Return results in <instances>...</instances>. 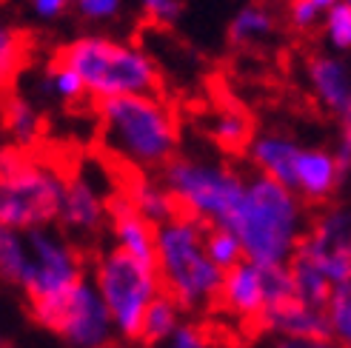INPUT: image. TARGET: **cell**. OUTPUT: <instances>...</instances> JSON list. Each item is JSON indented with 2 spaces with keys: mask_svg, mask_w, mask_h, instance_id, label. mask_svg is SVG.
Segmentation results:
<instances>
[{
  "mask_svg": "<svg viewBox=\"0 0 351 348\" xmlns=\"http://www.w3.org/2000/svg\"><path fill=\"white\" fill-rule=\"evenodd\" d=\"M217 306L229 317L243 320L249 325H260V317L266 314V283H263V266L243 260L234 269L226 271Z\"/></svg>",
  "mask_w": 351,
  "mask_h": 348,
  "instance_id": "obj_15",
  "label": "cell"
},
{
  "mask_svg": "<svg viewBox=\"0 0 351 348\" xmlns=\"http://www.w3.org/2000/svg\"><path fill=\"white\" fill-rule=\"evenodd\" d=\"M311 3H314V6H317V9L323 12V14H326L328 9H335L337 3H346V0H311Z\"/></svg>",
  "mask_w": 351,
  "mask_h": 348,
  "instance_id": "obj_37",
  "label": "cell"
},
{
  "mask_svg": "<svg viewBox=\"0 0 351 348\" xmlns=\"http://www.w3.org/2000/svg\"><path fill=\"white\" fill-rule=\"evenodd\" d=\"M323 12L311 3V0H289V6H286V21L294 32H300V34H308L314 29H320L323 26Z\"/></svg>",
  "mask_w": 351,
  "mask_h": 348,
  "instance_id": "obj_32",
  "label": "cell"
},
{
  "mask_svg": "<svg viewBox=\"0 0 351 348\" xmlns=\"http://www.w3.org/2000/svg\"><path fill=\"white\" fill-rule=\"evenodd\" d=\"M26 55L23 38L14 29H3L0 32V72H3V80L14 77L17 69H21V60Z\"/></svg>",
  "mask_w": 351,
  "mask_h": 348,
  "instance_id": "obj_31",
  "label": "cell"
},
{
  "mask_svg": "<svg viewBox=\"0 0 351 348\" xmlns=\"http://www.w3.org/2000/svg\"><path fill=\"white\" fill-rule=\"evenodd\" d=\"M75 12L83 23L106 26V23H117L123 17L126 0H75Z\"/></svg>",
  "mask_w": 351,
  "mask_h": 348,
  "instance_id": "obj_29",
  "label": "cell"
},
{
  "mask_svg": "<svg viewBox=\"0 0 351 348\" xmlns=\"http://www.w3.org/2000/svg\"><path fill=\"white\" fill-rule=\"evenodd\" d=\"M106 348H123V345H117V343H112V345H106Z\"/></svg>",
  "mask_w": 351,
  "mask_h": 348,
  "instance_id": "obj_38",
  "label": "cell"
},
{
  "mask_svg": "<svg viewBox=\"0 0 351 348\" xmlns=\"http://www.w3.org/2000/svg\"><path fill=\"white\" fill-rule=\"evenodd\" d=\"M100 146L129 171L160 174L180 154V126L160 95H126L95 103Z\"/></svg>",
  "mask_w": 351,
  "mask_h": 348,
  "instance_id": "obj_1",
  "label": "cell"
},
{
  "mask_svg": "<svg viewBox=\"0 0 351 348\" xmlns=\"http://www.w3.org/2000/svg\"><path fill=\"white\" fill-rule=\"evenodd\" d=\"M157 177L183 214L217 229L232 225L249 186V177L232 163L197 154H178Z\"/></svg>",
  "mask_w": 351,
  "mask_h": 348,
  "instance_id": "obj_6",
  "label": "cell"
},
{
  "mask_svg": "<svg viewBox=\"0 0 351 348\" xmlns=\"http://www.w3.org/2000/svg\"><path fill=\"white\" fill-rule=\"evenodd\" d=\"M348 3H351V0H348Z\"/></svg>",
  "mask_w": 351,
  "mask_h": 348,
  "instance_id": "obj_40",
  "label": "cell"
},
{
  "mask_svg": "<svg viewBox=\"0 0 351 348\" xmlns=\"http://www.w3.org/2000/svg\"><path fill=\"white\" fill-rule=\"evenodd\" d=\"M26 3H29V12L43 23L58 21L69 9H75V0H26Z\"/></svg>",
  "mask_w": 351,
  "mask_h": 348,
  "instance_id": "obj_36",
  "label": "cell"
},
{
  "mask_svg": "<svg viewBox=\"0 0 351 348\" xmlns=\"http://www.w3.org/2000/svg\"><path fill=\"white\" fill-rule=\"evenodd\" d=\"M26 266H29L26 232L3 229V232H0V274H3V280L17 288V283H21Z\"/></svg>",
  "mask_w": 351,
  "mask_h": 348,
  "instance_id": "obj_25",
  "label": "cell"
},
{
  "mask_svg": "<svg viewBox=\"0 0 351 348\" xmlns=\"http://www.w3.org/2000/svg\"><path fill=\"white\" fill-rule=\"evenodd\" d=\"M308 95L337 126H351V66L335 51H311L303 63Z\"/></svg>",
  "mask_w": 351,
  "mask_h": 348,
  "instance_id": "obj_12",
  "label": "cell"
},
{
  "mask_svg": "<svg viewBox=\"0 0 351 348\" xmlns=\"http://www.w3.org/2000/svg\"><path fill=\"white\" fill-rule=\"evenodd\" d=\"M263 348H343L337 340L331 337H269Z\"/></svg>",
  "mask_w": 351,
  "mask_h": 348,
  "instance_id": "obj_35",
  "label": "cell"
},
{
  "mask_svg": "<svg viewBox=\"0 0 351 348\" xmlns=\"http://www.w3.org/2000/svg\"><path fill=\"white\" fill-rule=\"evenodd\" d=\"M306 208L308 206L289 186L252 174L229 232L240 237L245 260L263 269L289 266L311 225Z\"/></svg>",
  "mask_w": 351,
  "mask_h": 348,
  "instance_id": "obj_2",
  "label": "cell"
},
{
  "mask_svg": "<svg viewBox=\"0 0 351 348\" xmlns=\"http://www.w3.org/2000/svg\"><path fill=\"white\" fill-rule=\"evenodd\" d=\"M320 34H323V43L328 46V51H335V55H348L351 51V3L348 0L326 12Z\"/></svg>",
  "mask_w": 351,
  "mask_h": 348,
  "instance_id": "obj_28",
  "label": "cell"
},
{
  "mask_svg": "<svg viewBox=\"0 0 351 348\" xmlns=\"http://www.w3.org/2000/svg\"><path fill=\"white\" fill-rule=\"evenodd\" d=\"M29 243V266L17 283V291L23 294L29 317L60 303L80 280H86V257L80 246L66 237L63 232L32 229L26 232Z\"/></svg>",
  "mask_w": 351,
  "mask_h": 348,
  "instance_id": "obj_8",
  "label": "cell"
},
{
  "mask_svg": "<svg viewBox=\"0 0 351 348\" xmlns=\"http://www.w3.org/2000/svg\"><path fill=\"white\" fill-rule=\"evenodd\" d=\"M55 58L83 77L95 103L126 95H157L160 89V69L149 51L100 32L77 34L55 51Z\"/></svg>",
  "mask_w": 351,
  "mask_h": 348,
  "instance_id": "obj_4",
  "label": "cell"
},
{
  "mask_svg": "<svg viewBox=\"0 0 351 348\" xmlns=\"http://www.w3.org/2000/svg\"><path fill=\"white\" fill-rule=\"evenodd\" d=\"M3 129L9 134L12 146L32 149V143L40 134V114L32 106V100L23 95H9L3 103Z\"/></svg>",
  "mask_w": 351,
  "mask_h": 348,
  "instance_id": "obj_24",
  "label": "cell"
},
{
  "mask_svg": "<svg viewBox=\"0 0 351 348\" xmlns=\"http://www.w3.org/2000/svg\"><path fill=\"white\" fill-rule=\"evenodd\" d=\"M114 191L97 188V180L86 169L66 171V186H63V203H60V217L58 229L77 240H95L103 229L109 232V197Z\"/></svg>",
  "mask_w": 351,
  "mask_h": 348,
  "instance_id": "obj_11",
  "label": "cell"
},
{
  "mask_svg": "<svg viewBox=\"0 0 351 348\" xmlns=\"http://www.w3.org/2000/svg\"><path fill=\"white\" fill-rule=\"evenodd\" d=\"M183 314H186V311L163 291L160 297H157V300L149 306L146 317H143L140 345H143V348H163V345L171 340V334L183 325Z\"/></svg>",
  "mask_w": 351,
  "mask_h": 348,
  "instance_id": "obj_23",
  "label": "cell"
},
{
  "mask_svg": "<svg viewBox=\"0 0 351 348\" xmlns=\"http://www.w3.org/2000/svg\"><path fill=\"white\" fill-rule=\"evenodd\" d=\"M346 177H348V171L335 154V149L303 146L300 158H297V169H294V191L306 206L323 208L335 203Z\"/></svg>",
  "mask_w": 351,
  "mask_h": 348,
  "instance_id": "obj_13",
  "label": "cell"
},
{
  "mask_svg": "<svg viewBox=\"0 0 351 348\" xmlns=\"http://www.w3.org/2000/svg\"><path fill=\"white\" fill-rule=\"evenodd\" d=\"M303 146L294 143L283 132H257L245 151V160L254 169V174L271 177L294 191V169L297 158H300Z\"/></svg>",
  "mask_w": 351,
  "mask_h": 348,
  "instance_id": "obj_16",
  "label": "cell"
},
{
  "mask_svg": "<svg viewBox=\"0 0 351 348\" xmlns=\"http://www.w3.org/2000/svg\"><path fill=\"white\" fill-rule=\"evenodd\" d=\"M254 134L257 132L252 126V117L240 106H217L212 117H208V137H212V143L226 154H232V158L249 151Z\"/></svg>",
  "mask_w": 351,
  "mask_h": 348,
  "instance_id": "obj_20",
  "label": "cell"
},
{
  "mask_svg": "<svg viewBox=\"0 0 351 348\" xmlns=\"http://www.w3.org/2000/svg\"><path fill=\"white\" fill-rule=\"evenodd\" d=\"M38 92H40V97L66 103V106H77L80 100L89 97L83 77L75 72L72 66H66V63L58 60V58H51L49 66L40 72V77H38Z\"/></svg>",
  "mask_w": 351,
  "mask_h": 348,
  "instance_id": "obj_22",
  "label": "cell"
},
{
  "mask_svg": "<svg viewBox=\"0 0 351 348\" xmlns=\"http://www.w3.org/2000/svg\"><path fill=\"white\" fill-rule=\"evenodd\" d=\"M137 3L143 9L146 21L157 23V26H171L180 17V9H183L180 0H137Z\"/></svg>",
  "mask_w": 351,
  "mask_h": 348,
  "instance_id": "obj_34",
  "label": "cell"
},
{
  "mask_svg": "<svg viewBox=\"0 0 351 348\" xmlns=\"http://www.w3.org/2000/svg\"><path fill=\"white\" fill-rule=\"evenodd\" d=\"M46 332H55L69 348H106L117 340L106 300L97 291L92 274L80 280L60 303L32 317Z\"/></svg>",
  "mask_w": 351,
  "mask_h": 348,
  "instance_id": "obj_9",
  "label": "cell"
},
{
  "mask_svg": "<svg viewBox=\"0 0 351 348\" xmlns=\"http://www.w3.org/2000/svg\"><path fill=\"white\" fill-rule=\"evenodd\" d=\"M157 271L163 291L186 314L217 306L226 271L206 251V223L180 212L157 225Z\"/></svg>",
  "mask_w": 351,
  "mask_h": 348,
  "instance_id": "obj_3",
  "label": "cell"
},
{
  "mask_svg": "<svg viewBox=\"0 0 351 348\" xmlns=\"http://www.w3.org/2000/svg\"><path fill=\"white\" fill-rule=\"evenodd\" d=\"M277 34V14L271 12V6L252 0L234 12V17L226 26V40L232 49H252V46H263L269 43Z\"/></svg>",
  "mask_w": 351,
  "mask_h": 348,
  "instance_id": "obj_19",
  "label": "cell"
},
{
  "mask_svg": "<svg viewBox=\"0 0 351 348\" xmlns=\"http://www.w3.org/2000/svg\"><path fill=\"white\" fill-rule=\"evenodd\" d=\"M66 171L34 158L32 149H3L0 166V225L12 232H32L58 225Z\"/></svg>",
  "mask_w": 351,
  "mask_h": 348,
  "instance_id": "obj_5",
  "label": "cell"
},
{
  "mask_svg": "<svg viewBox=\"0 0 351 348\" xmlns=\"http://www.w3.org/2000/svg\"><path fill=\"white\" fill-rule=\"evenodd\" d=\"M300 249L317 260L331 286L351 280V206L331 203L311 214Z\"/></svg>",
  "mask_w": 351,
  "mask_h": 348,
  "instance_id": "obj_10",
  "label": "cell"
},
{
  "mask_svg": "<svg viewBox=\"0 0 351 348\" xmlns=\"http://www.w3.org/2000/svg\"><path fill=\"white\" fill-rule=\"evenodd\" d=\"M123 191L129 195V200L134 203V208L143 214L149 223L160 225L171 217L180 214V206L174 203V197L166 191V186L160 183V177H152V174H140V171H126L123 177Z\"/></svg>",
  "mask_w": 351,
  "mask_h": 348,
  "instance_id": "obj_18",
  "label": "cell"
},
{
  "mask_svg": "<svg viewBox=\"0 0 351 348\" xmlns=\"http://www.w3.org/2000/svg\"><path fill=\"white\" fill-rule=\"evenodd\" d=\"M109 237L114 249L157 266V225L137 212L123 188L109 197Z\"/></svg>",
  "mask_w": 351,
  "mask_h": 348,
  "instance_id": "obj_14",
  "label": "cell"
},
{
  "mask_svg": "<svg viewBox=\"0 0 351 348\" xmlns=\"http://www.w3.org/2000/svg\"><path fill=\"white\" fill-rule=\"evenodd\" d=\"M163 348H220V345L215 343V337L208 334L200 323L183 320V325L171 334V340Z\"/></svg>",
  "mask_w": 351,
  "mask_h": 348,
  "instance_id": "obj_33",
  "label": "cell"
},
{
  "mask_svg": "<svg viewBox=\"0 0 351 348\" xmlns=\"http://www.w3.org/2000/svg\"><path fill=\"white\" fill-rule=\"evenodd\" d=\"M323 311L328 320V337L337 340L343 348H351V280L335 286Z\"/></svg>",
  "mask_w": 351,
  "mask_h": 348,
  "instance_id": "obj_26",
  "label": "cell"
},
{
  "mask_svg": "<svg viewBox=\"0 0 351 348\" xmlns=\"http://www.w3.org/2000/svg\"><path fill=\"white\" fill-rule=\"evenodd\" d=\"M348 177H351V169H348Z\"/></svg>",
  "mask_w": 351,
  "mask_h": 348,
  "instance_id": "obj_39",
  "label": "cell"
},
{
  "mask_svg": "<svg viewBox=\"0 0 351 348\" xmlns=\"http://www.w3.org/2000/svg\"><path fill=\"white\" fill-rule=\"evenodd\" d=\"M206 251L215 260V266L229 271L237 263L245 260V249L237 234H232L229 229H217V225H206Z\"/></svg>",
  "mask_w": 351,
  "mask_h": 348,
  "instance_id": "obj_27",
  "label": "cell"
},
{
  "mask_svg": "<svg viewBox=\"0 0 351 348\" xmlns=\"http://www.w3.org/2000/svg\"><path fill=\"white\" fill-rule=\"evenodd\" d=\"M257 332L269 337H328V320L323 308H311L300 300H291L269 308L260 317Z\"/></svg>",
  "mask_w": 351,
  "mask_h": 348,
  "instance_id": "obj_17",
  "label": "cell"
},
{
  "mask_svg": "<svg viewBox=\"0 0 351 348\" xmlns=\"http://www.w3.org/2000/svg\"><path fill=\"white\" fill-rule=\"evenodd\" d=\"M289 271H291V280H294L297 300H300L303 306H311V308H326L335 286L328 283V277L317 266V260H314L311 254H306L303 249H297L291 263H289Z\"/></svg>",
  "mask_w": 351,
  "mask_h": 348,
  "instance_id": "obj_21",
  "label": "cell"
},
{
  "mask_svg": "<svg viewBox=\"0 0 351 348\" xmlns=\"http://www.w3.org/2000/svg\"><path fill=\"white\" fill-rule=\"evenodd\" d=\"M92 280L106 300L117 340L140 343L149 306L163 294L160 271L114 246H106L92 260Z\"/></svg>",
  "mask_w": 351,
  "mask_h": 348,
  "instance_id": "obj_7",
  "label": "cell"
},
{
  "mask_svg": "<svg viewBox=\"0 0 351 348\" xmlns=\"http://www.w3.org/2000/svg\"><path fill=\"white\" fill-rule=\"evenodd\" d=\"M263 283H266V311H269V308H277V306H283V303L297 300V294H294V280H291L289 266L263 269Z\"/></svg>",
  "mask_w": 351,
  "mask_h": 348,
  "instance_id": "obj_30",
  "label": "cell"
}]
</instances>
